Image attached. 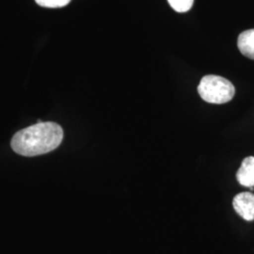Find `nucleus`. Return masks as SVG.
<instances>
[{
	"instance_id": "0eeeda50",
	"label": "nucleus",
	"mask_w": 254,
	"mask_h": 254,
	"mask_svg": "<svg viewBox=\"0 0 254 254\" xmlns=\"http://www.w3.org/2000/svg\"><path fill=\"white\" fill-rule=\"evenodd\" d=\"M37 4L46 8H63L68 5L71 0H35Z\"/></svg>"
},
{
	"instance_id": "39448f33",
	"label": "nucleus",
	"mask_w": 254,
	"mask_h": 254,
	"mask_svg": "<svg viewBox=\"0 0 254 254\" xmlns=\"http://www.w3.org/2000/svg\"><path fill=\"white\" fill-rule=\"evenodd\" d=\"M237 46L241 54L254 60V28L243 31L237 40Z\"/></svg>"
},
{
	"instance_id": "423d86ee",
	"label": "nucleus",
	"mask_w": 254,
	"mask_h": 254,
	"mask_svg": "<svg viewBox=\"0 0 254 254\" xmlns=\"http://www.w3.org/2000/svg\"><path fill=\"white\" fill-rule=\"evenodd\" d=\"M169 4L177 12H187L192 8L194 0H168Z\"/></svg>"
},
{
	"instance_id": "f257e3e1",
	"label": "nucleus",
	"mask_w": 254,
	"mask_h": 254,
	"mask_svg": "<svg viewBox=\"0 0 254 254\" xmlns=\"http://www.w3.org/2000/svg\"><path fill=\"white\" fill-rule=\"evenodd\" d=\"M64 130L56 123H39L18 131L11 139V148L16 154L36 156L54 151L61 145Z\"/></svg>"
},
{
	"instance_id": "20e7f679",
	"label": "nucleus",
	"mask_w": 254,
	"mask_h": 254,
	"mask_svg": "<svg viewBox=\"0 0 254 254\" xmlns=\"http://www.w3.org/2000/svg\"><path fill=\"white\" fill-rule=\"evenodd\" d=\"M236 179L244 187H254V157H246L236 173Z\"/></svg>"
},
{
	"instance_id": "f03ea898",
	"label": "nucleus",
	"mask_w": 254,
	"mask_h": 254,
	"mask_svg": "<svg viewBox=\"0 0 254 254\" xmlns=\"http://www.w3.org/2000/svg\"><path fill=\"white\" fill-rule=\"evenodd\" d=\"M198 92L202 100L210 104H225L235 96L236 89L232 82L214 74H208L201 78Z\"/></svg>"
},
{
	"instance_id": "7ed1b4c3",
	"label": "nucleus",
	"mask_w": 254,
	"mask_h": 254,
	"mask_svg": "<svg viewBox=\"0 0 254 254\" xmlns=\"http://www.w3.org/2000/svg\"><path fill=\"white\" fill-rule=\"evenodd\" d=\"M233 206L236 213L248 221L254 219V194L242 192L237 194L233 200Z\"/></svg>"
}]
</instances>
